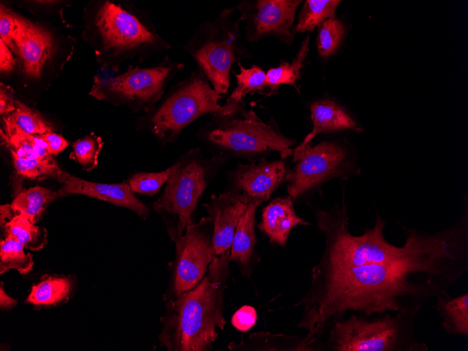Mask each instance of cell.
Instances as JSON below:
<instances>
[{
	"instance_id": "1",
	"label": "cell",
	"mask_w": 468,
	"mask_h": 351,
	"mask_svg": "<svg viewBox=\"0 0 468 351\" xmlns=\"http://www.w3.org/2000/svg\"><path fill=\"white\" fill-rule=\"evenodd\" d=\"M344 194L341 205L315 211L326 243L309 289L295 305L303 310L296 325L305 332L303 350H313L350 312L418 314L431 299L449 293L468 270L466 200L454 224L431 233L406 228L405 243L398 247L385 238L386 222L378 214L364 233H350Z\"/></svg>"
},
{
	"instance_id": "2",
	"label": "cell",
	"mask_w": 468,
	"mask_h": 351,
	"mask_svg": "<svg viewBox=\"0 0 468 351\" xmlns=\"http://www.w3.org/2000/svg\"><path fill=\"white\" fill-rule=\"evenodd\" d=\"M230 250L213 256L199 283L165 301L160 317V346L168 351H208L218 337L217 329L226 323L223 317L224 292L229 275Z\"/></svg>"
},
{
	"instance_id": "3",
	"label": "cell",
	"mask_w": 468,
	"mask_h": 351,
	"mask_svg": "<svg viewBox=\"0 0 468 351\" xmlns=\"http://www.w3.org/2000/svg\"><path fill=\"white\" fill-rule=\"evenodd\" d=\"M198 137L214 155L226 159L242 157L248 160L263 159L277 151L282 160L292 154L295 141L285 137L274 121L265 123L252 110L241 106L226 115L216 113L198 132Z\"/></svg>"
},
{
	"instance_id": "4",
	"label": "cell",
	"mask_w": 468,
	"mask_h": 351,
	"mask_svg": "<svg viewBox=\"0 0 468 351\" xmlns=\"http://www.w3.org/2000/svg\"><path fill=\"white\" fill-rule=\"evenodd\" d=\"M226 160L218 155L206 158L200 148H193L170 166L165 188L153 208L163 219L167 235L174 242L193 222L199 198Z\"/></svg>"
},
{
	"instance_id": "5",
	"label": "cell",
	"mask_w": 468,
	"mask_h": 351,
	"mask_svg": "<svg viewBox=\"0 0 468 351\" xmlns=\"http://www.w3.org/2000/svg\"><path fill=\"white\" fill-rule=\"evenodd\" d=\"M414 312L385 313L371 317L352 312L327 331L326 349L335 351H427L417 340Z\"/></svg>"
},
{
	"instance_id": "6",
	"label": "cell",
	"mask_w": 468,
	"mask_h": 351,
	"mask_svg": "<svg viewBox=\"0 0 468 351\" xmlns=\"http://www.w3.org/2000/svg\"><path fill=\"white\" fill-rule=\"evenodd\" d=\"M237 13L235 7L225 8L215 19L202 22L183 46L221 95L230 88L233 64L250 57L240 40Z\"/></svg>"
},
{
	"instance_id": "7",
	"label": "cell",
	"mask_w": 468,
	"mask_h": 351,
	"mask_svg": "<svg viewBox=\"0 0 468 351\" xmlns=\"http://www.w3.org/2000/svg\"><path fill=\"white\" fill-rule=\"evenodd\" d=\"M222 95L215 91L205 73L197 67L175 83L149 119L150 131L162 144L176 142L185 128L200 116L221 110Z\"/></svg>"
},
{
	"instance_id": "8",
	"label": "cell",
	"mask_w": 468,
	"mask_h": 351,
	"mask_svg": "<svg viewBox=\"0 0 468 351\" xmlns=\"http://www.w3.org/2000/svg\"><path fill=\"white\" fill-rule=\"evenodd\" d=\"M292 154L296 165L287 172L285 181L289 196L295 200L331 179H346L359 171L349 160L347 149L336 142L298 145Z\"/></svg>"
},
{
	"instance_id": "9",
	"label": "cell",
	"mask_w": 468,
	"mask_h": 351,
	"mask_svg": "<svg viewBox=\"0 0 468 351\" xmlns=\"http://www.w3.org/2000/svg\"><path fill=\"white\" fill-rule=\"evenodd\" d=\"M175 256L168 264L165 302L194 288L206 274L213 257V223L209 216L188 224L175 242Z\"/></svg>"
},
{
	"instance_id": "10",
	"label": "cell",
	"mask_w": 468,
	"mask_h": 351,
	"mask_svg": "<svg viewBox=\"0 0 468 351\" xmlns=\"http://www.w3.org/2000/svg\"><path fill=\"white\" fill-rule=\"evenodd\" d=\"M95 19L103 51L109 53L112 58L143 48L165 50L172 48L136 14L121 4L104 1Z\"/></svg>"
},
{
	"instance_id": "11",
	"label": "cell",
	"mask_w": 468,
	"mask_h": 351,
	"mask_svg": "<svg viewBox=\"0 0 468 351\" xmlns=\"http://www.w3.org/2000/svg\"><path fill=\"white\" fill-rule=\"evenodd\" d=\"M184 67V63L169 57L154 67L130 66L124 73L111 78L104 92L106 97L111 95L145 109L161 99L170 81Z\"/></svg>"
},
{
	"instance_id": "12",
	"label": "cell",
	"mask_w": 468,
	"mask_h": 351,
	"mask_svg": "<svg viewBox=\"0 0 468 351\" xmlns=\"http://www.w3.org/2000/svg\"><path fill=\"white\" fill-rule=\"evenodd\" d=\"M301 0L244 1L235 8L245 22V37L249 43L265 36H275L289 45L294 39L293 25Z\"/></svg>"
},
{
	"instance_id": "13",
	"label": "cell",
	"mask_w": 468,
	"mask_h": 351,
	"mask_svg": "<svg viewBox=\"0 0 468 351\" xmlns=\"http://www.w3.org/2000/svg\"><path fill=\"white\" fill-rule=\"evenodd\" d=\"M249 202L241 193L232 188L212 195L209 202L203 204L213 223V256L225 254L230 249L236 227Z\"/></svg>"
},
{
	"instance_id": "14",
	"label": "cell",
	"mask_w": 468,
	"mask_h": 351,
	"mask_svg": "<svg viewBox=\"0 0 468 351\" xmlns=\"http://www.w3.org/2000/svg\"><path fill=\"white\" fill-rule=\"evenodd\" d=\"M287 172L283 160L268 161L263 158L239 164L234 172L233 189L241 193L249 202L261 203L285 180Z\"/></svg>"
},
{
	"instance_id": "15",
	"label": "cell",
	"mask_w": 468,
	"mask_h": 351,
	"mask_svg": "<svg viewBox=\"0 0 468 351\" xmlns=\"http://www.w3.org/2000/svg\"><path fill=\"white\" fill-rule=\"evenodd\" d=\"M62 188L56 192L57 198L70 194H81L97 198L116 206L128 208L142 219L150 214L149 208L138 199L128 181L102 184L86 181L66 172Z\"/></svg>"
},
{
	"instance_id": "16",
	"label": "cell",
	"mask_w": 468,
	"mask_h": 351,
	"mask_svg": "<svg viewBox=\"0 0 468 351\" xmlns=\"http://www.w3.org/2000/svg\"><path fill=\"white\" fill-rule=\"evenodd\" d=\"M27 75L38 78L46 62L55 50L51 34L43 28L29 22L15 43Z\"/></svg>"
},
{
	"instance_id": "17",
	"label": "cell",
	"mask_w": 468,
	"mask_h": 351,
	"mask_svg": "<svg viewBox=\"0 0 468 351\" xmlns=\"http://www.w3.org/2000/svg\"><path fill=\"white\" fill-rule=\"evenodd\" d=\"M297 225L308 226L310 223L299 217L294 211L291 198H277L266 206L258 224L273 244L284 247L292 228Z\"/></svg>"
},
{
	"instance_id": "18",
	"label": "cell",
	"mask_w": 468,
	"mask_h": 351,
	"mask_svg": "<svg viewBox=\"0 0 468 351\" xmlns=\"http://www.w3.org/2000/svg\"><path fill=\"white\" fill-rule=\"evenodd\" d=\"M77 287L74 275L46 274L31 287L25 303L37 310L61 306L72 298Z\"/></svg>"
},
{
	"instance_id": "19",
	"label": "cell",
	"mask_w": 468,
	"mask_h": 351,
	"mask_svg": "<svg viewBox=\"0 0 468 351\" xmlns=\"http://www.w3.org/2000/svg\"><path fill=\"white\" fill-rule=\"evenodd\" d=\"M310 109L312 130L299 144L301 146L310 143L318 134L345 130H359L355 120L334 101L322 99L315 102L311 104Z\"/></svg>"
},
{
	"instance_id": "20",
	"label": "cell",
	"mask_w": 468,
	"mask_h": 351,
	"mask_svg": "<svg viewBox=\"0 0 468 351\" xmlns=\"http://www.w3.org/2000/svg\"><path fill=\"white\" fill-rule=\"evenodd\" d=\"M1 144L22 158L46 159L51 157L41 135L23 131L9 116L2 118Z\"/></svg>"
},
{
	"instance_id": "21",
	"label": "cell",
	"mask_w": 468,
	"mask_h": 351,
	"mask_svg": "<svg viewBox=\"0 0 468 351\" xmlns=\"http://www.w3.org/2000/svg\"><path fill=\"white\" fill-rule=\"evenodd\" d=\"M432 308L441 319L446 333L468 338V294L453 296L449 293L435 298Z\"/></svg>"
},
{
	"instance_id": "22",
	"label": "cell",
	"mask_w": 468,
	"mask_h": 351,
	"mask_svg": "<svg viewBox=\"0 0 468 351\" xmlns=\"http://www.w3.org/2000/svg\"><path fill=\"white\" fill-rule=\"evenodd\" d=\"M261 203L250 201L236 227L230 249V261L238 262L246 268L250 262L256 242L255 213Z\"/></svg>"
},
{
	"instance_id": "23",
	"label": "cell",
	"mask_w": 468,
	"mask_h": 351,
	"mask_svg": "<svg viewBox=\"0 0 468 351\" xmlns=\"http://www.w3.org/2000/svg\"><path fill=\"white\" fill-rule=\"evenodd\" d=\"M240 71L235 73L237 86L227 98L221 110L218 113L226 115L236 111L241 106L242 97L252 92L263 91L267 86L265 71L259 66L252 65L245 68L240 62L238 63Z\"/></svg>"
},
{
	"instance_id": "24",
	"label": "cell",
	"mask_w": 468,
	"mask_h": 351,
	"mask_svg": "<svg viewBox=\"0 0 468 351\" xmlns=\"http://www.w3.org/2000/svg\"><path fill=\"white\" fill-rule=\"evenodd\" d=\"M55 199L56 192L34 186L18 193L10 205L15 215L22 214L35 224L49 204Z\"/></svg>"
},
{
	"instance_id": "25",
	"label": "cell",
	"mask_w": 468,
	"mask_h": 351,
	"mask_svg": "<svg viewBox=\"0 0 468 351\" xmlns=\"http://www.w3.org/2000/svg\"><path fill=\"white\" fill-rule=\"evenodd\" d=\"M308 36L303 41L301 48L291 62H282L277 67L270 68L266 73L267 86L270 90L268 96L274 95L282 84L289 85L298 89L296 81L301 78V69L303 67L309 50Z\"/></svg>"
},
{
	"instance_id": "26",
	"label": "cell",
	"mask_w": 468,
	"mask_h": 351,
	"mask_svg": "<svg viewBox=\"0 0 468 351\" xmlns=\"http://www.w3.org/2000/svg\"><path fill=\"white\" fill-rule=\"evenodd\" d=\"M2 228L5 238H15L25 249L39 251L48 242L46 228L34 225L22 214L15 215Z\"/></svg>"
},
{
	"instance_id": "27",
	"label": "cell",
	"mask_w": 468,
	"mask_h": 351,
	"mask_svg": "<svg viewBox=\"0 0 468 351\" xmlns=\"http://www.w3.org/2000/svg\"><path fill=\"white\" fill-rule=\"evenodd\" d=\"M13 166L17 174L28 179L50 177L62 183L66 172L62 170L51 157L46 159L22 158L13 151L9 150Z\"/></svg>"
},
{
	"instance_id": "28",
	"label": "cell",
	"mask_w": 468,
	"mask_h": 351,
	"mask_svg": "<svg viewBox=\"0 0 468 351\" xmlns=\"http://www.w3.org/2000/svg\"><path fill=\"white\" fill-rule=\"evenodd\" d=\"M25 247L17 240L6 237L0 242V273L15 270L22 275L29 273L34 266L33 256L25 253Z\"/></svg>"
},
{
	"instance_id": "29",
	"label": "cell",
	"mask_w": 468,
	"mask_h": 351,
	"mask_svg": "<svg viewBox=\"0 0 468 351\" xmlns=\"http://www.w3.org/2000/svg\"><path fill=\"white\" fill-rule=\"evenodd\" d=\"M339 0H307L304 2L295 32L311 31L326 20L334 18Z\"/></svg>"
},
{
	"instance_id": "30",
	"label": "cell",
	"mask_w": 468,
	"mask_h": 351,
	"mask_svg": "<svg viewBox=\"0 0 468 351\" xmlns=\"http://www.w3.org/2000/svg\"><path fill=\"white\" fill-rule=\"evenodd\" d=\"M8 116L27 133L42 135L52 132V128L39 113L18 100L15 101V109Z\"/></svg>"
},
{
	"instance_id": "31",
	"label": "cell",
	"mask_w": 468,
	"mask_h": 351,
	"mask_svg": "<svg viewBox=\"0 0 468 351\" xmlns=\"http://www.w3.org/2000/svg\"><path fill=\"white\" fill-rule=\"evenodd\" d=\"M101 137L92 133L75 142L70 157L85 170L90 171L97 165V158L103 146Z\"/></svg>"
},
{
	"instance_id": "32",
	"label": "cell",
	"mask_w": 468,
	"mask_h": 351,
	"mask_svg": "<svg viewBox=\"0 0 468 351\" xmlns=\"http://www.w3.org/2000/svg\"><path fill=\"white\" fill-rule=\"evenodd\" d=\"M345 34L340 20L332 18L319 25L317 39L319 53L323 57L331 55L340 46Z\"/></svg>"
},
{
	"instance_id": "33",
	"label": "cell",
	"mask_w": 468,
	"mask_h": 351,
	"mask_svg": "<svg viewBox=\"0 0 468 351\" xmlns=\"http://www.w3.org/2000/svg\"><path fill=\"white\" fill-rule=\"evenodd\" d=\"M27 22L5 6H1L0 39L17 55L18 52L15 43L24 32Z\"/></svg>"
},
{
	"instance_id": "34",
	"label": "cell",
	"mask_w": 468,
	"mask_h": 351,
	"mask_svg": "<svg viewBox=\"0 0 468 351\" xmlns=\"http://www.w3.org/2000/svg\"><path fill=\"white\" fill-rule=\"evenodd\" d=\"M170 172V167L158 172H139L131 176L128 183L134 193L151 196L167 182Z\"/></svg>"
},
{
	"instance_id": "35",
	"label": "cell",
	"mask_w": 468,
	"mask_h": 351,
	"mask_svg": "<svg viewBox=\"0 0 468 351\" xmlns=\"http://www.w3.org/2000/svg\"><path fill=\"white\" fill-rule=\"evenodd\" d=\"M257 313L254 308L251 305H243L233 315L231 323L233 326L241 332L249 331L256 322Z\"/></svg>"
},
{
	"instance_id": "36",
	"label": "cell",
	"mask_w": 468,
	"mask_h": 351,
	"mask_svg": "<svg viewBox=\"0 0 468 351\" xmlns=\"http://www.w3.org/2000/svg\"><path fill=\"white\" fill-rule=\"evenodd\" d=\"M118 69L104 64L98 74L94 78L95 81L90 95L97 99H104L106 98L104 92V86L111 78L118 75Z\"/></svg>"
},
{
	"instance_id": "37",
	"label": "cell",
	"mask_w": 468,
	"mask_h": 351,
	"mask_svg": "<svg viewBox=\"0 0 468 351\" xmlns=\"http://www.w3.org/2000/svg\"><path fill=\"white\" fill-rule=\"evenodd\" d=\"M41 137L46 142L47 151L50 155L59 153L69 145V142L62 136L53 132H47Z\"/></svg>"
},
{
	"instance_id": "38",
	"label": "cell",
	"mask_w": 468,
	"mask_h": 351,
	"mask_svg": "<svg viewBox=\"0 0 468 351\" xmlns=\"http://www.w3.org/2000/svg\"><path fill=\"white\" fill-rule=\"evenodd\" d=\"M10 87L1 84L0 89V113L1 116H7L15 109V99Z\"/></svg>"
},
{
	"instance_id": "39",
	"label": "cell",
	"mask_w": 468,
	"mask_h": 351,
	"mask_svg": "<svg viewBox=\"0 0 468 351\" xmlns=\"http://www.w3.org/2000/svg\"><path fill=\"white\" fill-rule=\"evenodd\" d=\"M15 60L9 47L0 39V69L1 71L10 72L14 69Z\"/></svg>"
},
{
	"instance_id": "40",
	"label": "cell",
	"mask_w": 468,
	"mask_h": 351,
	"mask_svg": "<svg viewBox=\"0 0 468 351\" xmlns=\"http://www.w3.org/2000/svg\"><path fill=\"white\" fill-rule=\"evenodd\" d=\"M3 282H1L0 286V308L1 310L8 311L15 307L18 304L17 301L10 296L4 290Z\"/></svg>"
},
{
	"instance_id": "41",
	"label": "cell",
	"mask_w": 468,
	"mask_h": 351,
	"mask_svg": "<svg viewBox=\"0 0 468 351\" xmlns=\"http://www.w3.org/2000/svg\"><path fill=\"white\" fill-rule=\"evenodd\" d=\"M15 214L11 209L10 204L1 205L0 207V223L2 228L8 221H9Z\"/></svg>"
}]
</instances>
